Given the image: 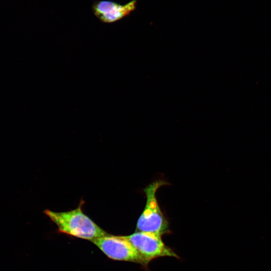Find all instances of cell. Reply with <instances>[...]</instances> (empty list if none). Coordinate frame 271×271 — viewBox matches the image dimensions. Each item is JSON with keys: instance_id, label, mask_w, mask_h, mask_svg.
<instances>
[{"instance_id": "cell-1", "label": "cell", "mask_w": 271, "mask_h": 271, "mask_svg": "<svg viewBox=\"0 0 271 271\" xmlns=\"http://www.w3.org/2000/svg\"><path fill=\"white\" fill-rule=\"evenodd\" d=\"M83 204L81 200L76 208L68 211L46 209L44 213L61 233L90 241L109 235L84 213Z\"/></svg>"}, {"instance_id": "cell-2", "label": "cell", "mask_w": 271, "mask_h": 271, "mask_svg": "<svg viewBox=\"0 0 271 271\" xmlns=\"http://www.w3.org/2000/svg\"><path fill=\"white\" fill-rule=\"evenodd\" d=\"M167 184L166 181L157 180L144 189L146 203L137 221L136 231L150 232L161 236L170 233L169 222L163 214L156 197L159 188Z\"/></svg>"}, {"instance_id": "cell-3", "label": "cell", "mask_w": 271, "mask_h": 271, "mask_svg": "<svg viewBox=\"0 0 271 271\" xmlns=\"http://www.w3.org/2000/svg\"><path fill=\"white\" fill-rule=\"evenodd\" d=\"M110 259L137 263L147 267L148 263L124 236L108 235L91 240Z\"/></svg>"}, {"instance_id": "cell-4", "label": "cell", "mask_w": 271, "mask_h": 271, "mask_svg": "<svg viewBox=\"0 0 271 271\" xmlns=\"http://www.w3.org/2000/svg\"><path fill=\"white\" fill-rule=\"evenodd\" d=\"M124 236L148 263L153 259L162 256L179 258L171 248L165 244L160 235L150 232L136 231Z\"/></svg>"}, {"instance_id": "cell-5", "label": "cell", "mask_w": 271, "mask_h": 271, "mask_svg": "<svg viewBox=\"0 0 271 271\" xmlns=\"http://www.w3.org/2000/svg\"><path fill=\"white\" fill-rule=\"evenodd\" d=\"M136 4V1L123 5L110 1H96L92 5V10L100 21L112 23L129 15L135 10Z\"/></svg>"}]
</instances>
